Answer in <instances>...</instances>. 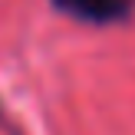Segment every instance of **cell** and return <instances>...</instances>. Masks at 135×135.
I'll return each mask as SVG.
<instances>
[{
    "label": "cell",
    "mask_w": 135,
    "mask_h": 135,
    "mask_svg": "<svg viewBox=\"0 0 135 135\" xmlns=\"http://www.w3.org/2000/svg\"><path fill=\"white\" fill-rule=\"evenodd\" d=\"M53 7L79 23L109 26V23H122L132 17L135 0H53Z\"/></svg>",
    "instance_id": "cell-1"
}]
</instances>
